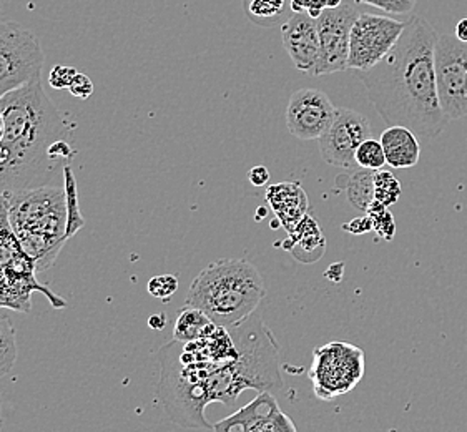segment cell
Wrapping results in <instances>:
<instances>
[{"instance_id": "cell-32", "label": "cell", "mask_w": 467, "mask_h": 432, "mask_svg": "<svg viewBox=\"0 0 467 432\" xmlns=\"http://www.w3.org/2000/svg\"><path fill=\"white\" fill-rule=\"evenodd\" d=\"M248 180L252 181L254 187H265V185H268V181H270V170L266 169V167H263V165L253 167V169L250 170V173H248Z\"/></svg>"}, {"instance_id": "cell-36", "label": "cell", "mask_w": 467, "mask_h": 432, "mask_svg": "<svg viewBox=\"0 0 467 432\" xmlns=\"http://www.w3.org/2000/svg\"><path fill=\"white\" fill-rule=\"evenodd\" d=\"M4 132H5V122H4V115L0 112V141L4 139Z\"/></svg>"}, {"instance_id": "cell-11", "label": "cell", "mask_w": 467, "mask_h": 432, "mask_svg": "<svg viewBox=\"0 0 467 432\" xmlns=\"http://www.w3.org/2000/svg\"><path fill=\"white\" fill-rule=\"evenodd\" d=\"M368 139H371V123L365 115L351 108H337L335 120L319 137L321 159L337 169H358L356 150Z\"/></svg>"}, {"instance_id": "cell-16", "label": "cell", "mask_w": 467, "mask_h": 432, "mask_svg": "<svg viewBox=\"0 0 467 432\" xmlns=\"http://www.w3.org/2000/svg\"><path fill=\"white\" fill-rule=\"evenodd\" d=\"M386 163L393 169H411L418 165L420 145L416 133L401 125H391L381 135Z\"/></svg>"}, {"instance_id": "cell-17", "label": "cell", "mask_w": 467, "mask_h": 432, "mask_svg": "<svg viewBox=\"0 0 467 432\" xmlns=\"http://www.w3.org/2000/svg\"><path fill=\"white\" fill-rule=\"evenodd\" d=\"M288 233L290 236L283 246L301 263H315L325 253L327 242L313 216H305Z\"/></svg>"}, {"instance_id": "cell-7", "label": "cell", "mask_w": 467, "mask_h": 432, "mask_svg": "<svg viewBox=\"0 0 467 432\" xmlns=\"http://www.w3.org/2000/svg\"><path fill=\"white\" fill-rule=\"evenodd\" d=\"M44 52L38 38L12 20H0V98L42 77Z\"/></svg>"}, {"instance_id": "cell-25", "label": "cell", "mask_w": 467, "mask_h": 432, "mask_svg": "<svg viewBox=\"0 0 467 432\" xmlns=\"http://www.w3.org/2000/svg\"><path fill=\"white\" fill-rule=\"evenodd\" d=\"M356 163L361 169L373 170V171L383 169L386 165V157H384L381 141L374 139L363 141L356 150Z\"/></svg>"}, {"instance_id": "cell-2", "label": "cell", "mask_w": 467, "mask_h": 432, "mask_svg": "<svg viewBox=\"0 0 467 432\" xmlns=\"http://www.w3.org/2000/svg\"><path fill=\"white\" fill-rule=\"evenodd\" d=\"M438 36L428 20L411 15L391 52L369 70L358 72L368 100L384 122L406 127L426 140L438 139L449 123L436 87Z\"/></svg>"}, {"instance_id": "cell-27", "label": "cell", "mask_w": 467, "mask_h": 432, "mask_svg": "<svg viewBox=\"0 0 467 432\" xmlns=\"http://www.w3.org/2000/svg\"><path fill=\"white\" fill-rule=\"evenodd\" d=\"M355 4H365L376 9L383 10L386 14L394 15H406L411 14L418 0H355Z\"/></svg>"}, {"instance_id": "cell-34", "label": "cell", "mask_w": 467, "mask_h": 432, "mask_svg": "<svg viewBox=\"0 0 467 432\" xmlns=\"http://www.w3.org/2000/svg\"><path fill=\"white\" fill-rule=\"evenodd\" d=\"M456 38L467 44V19L459 20L458 26H456Z\"/></svg>"}, {"instance_id": "cell-28", "label": "cell", "mask_w": 467, "mask_h": 432, "mask_svg": "<svg viewBox=\"0 0 467 432\" xmlns=\"http://www.w3.org/2000/svg\"><path fill=\"white\" fill-rule=\"evenodd\" d=\"M77 68L74 67L66 66H56L50 74H48V84L50 87H54L57 90H64L70 87V82L74 80V77L77 76Z\"/></svg>"}, {"instance_id": "cell-10", "label": "cell", "mask_w": 467, "mask_h": 432, "mask_svg": "<svg viewBox=\"0 0 467 432\" xmlns=\"http://www.w3.org/2000/svg\"><path fill=\"white\" fill-rule=\"evenodd\" d=\"M359 12L356 4H341L337 9L323 10L317 19L319 58L313 76H329L348 68L351 28Z\"/></svg>"}, {"instance_id": "cell-12", "label": "cell", "mask_w": 467, "mask_h": 432, "mask_svg": "<svg viewBox=\"0 0 467 432\" xmlns=\"http://www.w3.org/2000/svg\"><path fill=\"white\" fill-rule=\"evenodd\" d=\"M337 108L318 88H299L286 108V127L299 140H319L337 117Z\"/></svg>"}, {"instance_id": "cell-30", "label": "cell", "mask_w": 467, "mask_h": 432, "mask_svg": "<svg viewBox=\"0 0 467 432\" xmlns=\"http://www.w3.org/2000/svg\"><path fill=\"white\" fill-rule=\"evenodd\" d=\"M325 9H327V0H291L293 14L306 12L313 19H318Z\"/></svg>"}, {"instance_id": "cell-9", "label": "cell", "mask_w": 467, "mask_h": 432, "mask_svg": "<svg viewBox=\"0 0 467 432\" xmlns=\"http://www.w3.org/2000/svg\"><path fill=\"white\" fill-rule=\"evenodd\" d=\"M406 20H394L384 15L359 12L349 38L348 68L365 72L381 62L401 37Z\"/></svg>"}, {"instance_id": "cell-29", "label": "cell", "mask_w": 467, "mask_h": 432, "mask_svg": "<svg viewBox=\"0 0 467 432\" xmlns=\"http://www.w3.org/2000/svg\"><path fill=\"white\" fill-rule=\"evenodd\" d=\"M68 92L74 95L75 98L87 100V98H90L92 94H94V82L90 80V77L85 76V74H80V72H77V76L74 77V80L70 82Z\"/></svg>"}, {"instance_id": "cell-35", "label": "cell", "mask_w": 467, "mask_h": 432, "mask_svg": "<svg viewBox=\"0 0 467 432\" xmlns=\"http://www.w3.org/2000/svg\"><path fill=\"white\" fill-rule=\"evenodd\" d=\"M341 5V0H327V9H337Z\"/></svg>"}, {"instance_id": "cell-6", "label": "cell", "mask_w": 467, "mask_h": 432, "mask_svg": "<svg viewBox=\"0 0 467 432\" xmlns=\"http://www.w3.org/2000/svg\"><path fill=\"white\" fill-rule=\"evenodd\" d=\"M308 376L313 393L321 401L348 395L365 377V351L343 341L319 346L313 351Z\"/></svg>"}, {"instance_id": "cell-37", "label": "cell", "mask_w": 467, "mask_h": 432, "mask_svg": "<svg viewBox=\"0 0 467 432\" xmlns=\"http://www.w3.org/2000/svg\"><path fill=\"white\" fill-rule=\"evenodd\" d=\"M0 432H2V395H0Z\"/></svg>"}, {"instance_id": "cell-31", "label": "cell", "mask_w": 467, "mask_h": 432, "mask_svg": "<svg viewBox=\"0 0 467 432\" xmlns=\"http://www.w3.org/2000/svg\"><path fill=\"white\" fill-rule=\"evenodd\" d=\"M343 230L346 233H351V235H366V233L373 231V221L368 215L358 216L355 220L345 223Z\"/></svg>"}, {"instance_id": "cell-33", "label": "cell", "mask_w": 467, "mask_h": 432, "mask_svg": "<svg viewBox=\"0 0 467 432\" xmlns=\"http://www.w3.org/2000/svg\"><path fill=\"white\" fill-rule=\"evenodd\" d=\"M149 326L151 329H155V331H161V329L167 326V314L160 313V314L150 316Z\"/></svg>"}, {"instance_id": "cell-8", "label": "cell", "mask_w": 467, "mask_h": 432, "mask_svg": "<svg viewBox=\"0 0 467 432\" xmlns=\"http://www.w3.org/2000/svg\"><path fill=\"white\" fill-rule=\"evenodd\" d=\"M434 72L441 110L448 122L467 115V44L441 34L434 50Z\"/></svg>"}, {"instance_id": "cell-1", "label": "cell", "mask_w": 467, "mask_h": 432, "mask_svg": "<svg viewBox=\"0 0 467 432\" xmlns=\"http://www.w3.org/2000/svg\"><path fill=\"white\" fill-rule=\"evenodd\" d=\"M228 331L240 351L238 357L228 363H183L178 357L177 339L160 351L159 395L173 423L213 429L205 417L210 403L232 406L246 389L258 393L283 389L280 348L262 314L256 311Z\"/></svg>"}, {"instance_id": "cell-5", "label": "cell", "mask_w": 467, "mask_h": 432, "mask_svg": "<svg viewBox=\"0 0 467 432\" xmlns=\"http://www.w3.org/2000/svg\"><path fill=\"white\" fill-rule=\"evenodd\" d=\"M10 225L24 252L36 262L38 272L56 263L66 236V190L44 187L20 193H7Z\"/></svg>"}, {"instance_id": "cell-21", "label": "cell", "mask_w": 467, "mask_h": 432, "mask_svg": "<svg viewBox=\"0 0 467 432\" xmlns=\"http://www.w3.org/2000/svg\"><path fill=\"white\" fill-rule=\"evenodd\" d=\"M64 180H66V207H67V240H70L75 233H78L85 226V220L80 213V203H78V190L75 181L74 171L68 165L64 170Z\"/></svg>"}, {"instance_id": "cell-18", "label": "cell", "mask_w": 467, "mask_h": 432, "mask_svg": "<svg viewBox=\"0 0 467 432\" xmlns=\"http://www.w3.org/2000/svg\"><path fill=\"white\" fill-rule=\"evenodd\" d=\"M215 326V323L210 320L203 311L185 306L178 314L173 333L175 339L180 343H192L203 338L206 333H210Z\"/></svg>"}, {"instance_id": "cell-26", "label": "cell", "mask_w": 467, "mask_h": 432, "mask_svg": "<svg viewBox=\"0 0 467 432\" xmlns=\"http://www.w3.org/2000/svg\"><path fill=\"white\" fill-rule=\"evenodd\" d=\"M147 290L157 300H170L178 292V278L173 274L153 276L147 284Z\"/></svg>"}, {"instance_id": "cell-4", "label": "cell", "mask_w": 467, "mask_h": 432, "mask_svg": "<svg viewBox=\"0 0 467 432\" xmlns=\"http://www.w3.org/2000/svg\"><path fill=\"white\" fill-rule=\"evenodd\" d=\"M266 288L262 274L246 260H218L190 284L185 306L203 311L216 326L234 328L258 311Z\"/></svg>"}, {"instance_id": "cell-14", "label": "cell", "mask_w": 467, "mask_h": 432, "mask_svg": "<svg viewBox=\"0 0 467 432\" xmlns=\"http://www.w3.org/2000/svg\"><path fill=\"white\" fill-rule=\"evenodd\" d=\"M283 47L290 56L295 67L311 74L318 66L319 37L317 19L309 17L306 12H296L281 26Z\"/></svg>"}, {"instance_id": "cell-23", "label": "cell", "mask_w": 467, "mask_h": 432, "mask_svg": "<svg viewBox=\"0 0 467 432\" xmlns=\"http://www.w3.org/2000/svg\"><path fill=\"white\" fill-rule=\"evenodd\" d=\"M401 193V183L391 171L383 169L374 171V201L389 208L398 203Z\"/></svg>"}, {"instance_id": "cell-13", "label": "cell", "mask_w": 467, "mask_h": 432, "mask_svg": "<svg viewBox=\"0 0 467 432\" xmlns=\"http://www.w3.org/2000/svg\"><path fill=\"white\" fill-rule=\"evenodd\" d=\"M215 432H298L273 393H258L252 403L213 426Z\"/></svg>"}, {"instance_id": "cell-24", "label": "cell", "mask_w": 467, "mask_h": 432, "mask_svg": "<svg viewBox=\"0 0 467 432\" xmlns=\"http://www.w3.org/2000/svg\"><path fill=\"white\" fill-rule=\"evenodd\" d=\"M366 215L373 221V231L384 242H393L396 235V221L394 216L389 213L388 207H384L378 201H373L371 207L368 208Z\"/></svg>"}, {"instance_id": "cell-20", "label": "cell", "mask_w": 467, "mask_h": 432, "mask_svg": "<svg viewBox=\"0 0 467 432\" xmlns=\"http://www.w3.org/2000/svg\"><path fill=\"white\" fill-rule=\"evenodd\" d=\"M244 9L246 17L260 27L283 26L286 0H244Z\"/></svg>"}, {"instance_id": "cell-15", "label": "cell", "mask_w": 467, "mask_h": 432, "mask_svg": "<svg viewBox=\"0 0 467 432\" xmlns=\"http://www.w3.org/2000/svg\"><path fill=\"white\" fill-rule=\"evenodd\" d=\"M266 200L276 218L280 220L281 226H285L288 231L298 225L308 213V197L299 183L286 181L271 185L266 189Z\"/></svg>"}, {"instance_id": "cell-19", "label": "cell", "mask_w": 467, "mask_h": 432, "mask_svg": "<svg viewBox=\"0 0 467 432\" xmlns=\"http://www.w3.org/2000/svg\"><path fill=\"white\" fill-rule=\"evenodd\" d=\"M348 201L359 211H368L374 201V171L373 170H351L345 187Z\"/></svg>"}, {"instance_id": "cell-22", "label": "cell", "mask_w": 467, "mask_h": 432, "mask_svg": "<svg viewBox=\"0 0 467 432\" xmlns=\"http://www.w3.org/2000/svg\"><path fill=\"white\" fill-rule=\"evenodd\" d=\"M17 359L16 328L9 316L0 310V377L7 376Z\"/></svg>"}, {"instance_id": "cell-3", "label": "cell", "mask_w": 467, "mask_h": 432, "mask_svg": "<svg viewBox=\"0 0 467 432\" xmlns=\"http://www.w3.org/2000/svg\"><path fill=\"white\" fill-rule=\"evenodd\" d=\"M0 195L50 187L75 155L70 129L46 94L40 77L0 98Z\"/></svg>"}]
</instances>
